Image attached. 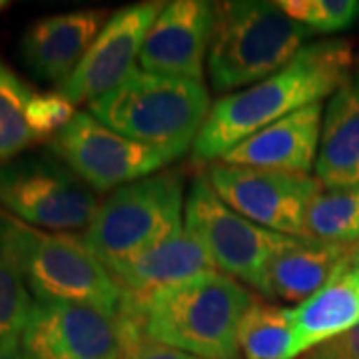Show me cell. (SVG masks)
Masks as SVG:
<instances>
[{
	"label": "cell",
	"instance_id": "obj_25",
	"mask_svg": "<svg viewBox=\"0 0 359 359\" xmlns=\"http://www.w3.org/2000/svg\"><path fill=\"white\" fill-rule=\"evenodd\" d=\"M76 116L74 104L60 90L36 92L26 110V120L32 134L40 142H50L60 130H65Z\"/></svg>",
	"mask_w": 359,
	"mask_h": 359
},
{
	"label": "cell",
	"instance_id": "obj_13",
	"mask_svg": "<svg viewBox=\"0 0 359 359\" xmlns=\"http://www.w3.org/2000/svg\"><path fill=\"white\" fill-rule=\"evenodd\" d=\"M216 26V4L208 0L166 2L144 40L138 66L160 76L204 82V66Z\"/></svg>",
	"mask_w": 359,
	"mask_h": 359
},
{
	"label": "cell",
	"instance_id": "obj_1",
	"mask_svg": "<svg viewBox=\"0 0 359 359\" xmlns=\"http://www.w3.org/2000/svg\"><path fill=\"white\" fill-rule=\"evenodd\" d=\"M353 65L355 56L349 40L304 44L280 72L250 88L226 94L212 106L194 142L192 160L198 164L218 162L257 130L334 96L351 78Z\"/></svg>",
	"mask_w": 359,
	"mask_h": 359
},
{
	"label": "cell",
	"instance_id": "obj_2",
	"mask_svg": "<svg viewBox=\"0 0 359 359\" xmlns=\"http://www.w3.org/2000/svg\"><path fill=\"white\" fill-rule=\"evenodd\" d=\"M252 294L222 271L204 273L142 297L124 294L120 318L152 341L200 359H236L238 332Z\"/></svg>",
	"mask_w": 359,
	"mask_h": 359
},
{
	"label": "cell",
	"instance_id": "obj_7",
	"mask_svg": "<svg viewBox=\"0 0 359 359\" xmlns=\"http://www.w3.org/2000/svg\"><path fill=\"white\" fill-rule=\"evenodd\" d=\"M0 205L40 230H86L100 200L54 154H22L0 166Z\"/></svg>",
	"mask_w": 359,
	"mask_h": 359
},
{
	"label": "cell",
	"instance_id": "obj_4",
	"mask_svg": "<svg viewBox=\"0 0 359 359\" xmlns=\"http://www.w3.org/2000/svg\"><path fill=\"white\" fill-rule=\"evenodd\" d=\"M210 110L204 82L150 74L140 66L118 88L88 104L104 126L152 146L172 162L192 150Z\"/></svg>",
	"mask_w": 359,
	"mask_h": 359
},
{
	"label": "cell",
	"instance_id": "obj_24",
	"mask_svg": "<svg viewBox=\"0 0 359 359\" xmlns=\"http://www.w3.org/2000/svg\"><path fill=\"white\" fill-rule=\"evenodd\" d=\"M278 6L292 20L308 26L313 34L341 32L359 18V2L355 0H280Z\"/></svg>",
	"mask_w": 359,
	"mask_h": 359
},
{
	"label": "cell",
	"instance_id": "obj_8",
	"mask_svg": "<svg viewBox=\"0 0 359 359\" xmlns=\"http://www.w3.org/2000/svg\"><path fill=\"white\" fill-rule=\"evenodd\" d=\"M184 228L205 245L216 268L266 295L268 266L297 238L266 230L240 216L214 192L204 174L196 176L186 198Z\"/></svg>",
	"mask_w": 359,
	"mask_h": 359
},
{
	"label": "cell",
	"instance_id": "obj_31",
	"mask_svg": "<svg viewBox=\"0 0 359 359\" xmlns=\"http://www.w3.org/2000/svg\"><path fill=\"white\" fill-rule=\"evenodd\" d=\"M353 280H355V285H358L359 290V269H353Z\"/></svg>",
	"mask_w": 359,
	"mask_h": 359
},
{
	"label": "cell",
	"instance_id": "obj_10",
	"mask_svg": "<svg viewBox=\"0 0 359 359\" xmlns=\"http://www.w3.org/2000/svg\"><path fill=\"white\" fill-rule=\"evenodd\" d=\"M50 152L94 192H114L152 176L172 160L152 146L118 134L90 112H76L50 142Z\"/></svg>",
	"mask_w": 359,
	"mask_h": 359
},
{
	"label": "cell",
	"instance_id": "obj_5",
	"mask_svg": "<svg viewBox=\"0 0 359 359\" xmlns=\"http://www.w3.org/2000/svg\"><path fill=\"white\" fill-rule=\"evenodd\" d=\"M311 34L278 2H218L208 54L212 90L231 94V90L250 88L280 72Z\"/></svg>",
	"mask_w": 359,
	"mask_h": 359
},
{
	"label": "cell",
	"instance_id": "obj_23",
	"mask_svg": "<svg viewBox=\"0 0 359 359\" xmlns=\"http://www.w3.org/2000/svg\"><path fill=\"white\" fill-rule=\"evenodd\" d=\"M32 306L22 278L0 252V347L20 344Z\"/></svg>",
	"mask_w": 359,
	"mask_h": 359
},
{
	"label": "cell",
	"instance_id": "obj_18",
	"mask_svg": "<svg viewBox=\"0 0 359 359\" xmlns=\"http://www.w3.org/2000/svg\"><path fill=\"white\" fill-rule=\"evenodd\" d=\"M353 250L355 244H325L297 238L269 262L264 297L306 302L334 278Z\"/></svg>",
	"mask_w": 359,
	"mask_h": 359
},
{
	"label": "cell",
	"instance_id": "obj_26",
	"mask_svg": "<svg viewBox=\"0 0 359 359\" xmlns=\"http://www.w3.org/2000/svg\"><path fill=\"white\" fill-rule=\"evenodd\" d=\"M299 359H359V323L346 334L309 349Z\"/></svg>",
	"mask_w": 359,
	"mask_h": 359
},
{
	"label": "cell",
	"instance_id": "obj_27",
	"mask_svg": "<svg viewBox=\"0 0 359 359\" xmlns=\"http://www.w3.org/2000/svg\"><path fill=\"white\" fill-rule=\"evenodd\" d=\"M124 359H200L190 355L186 351H180L174 347H168L164 344L152 341L142 334L134 335L130 339V346L126 347Z\"/></svg>",
	"mask_w": 359,
	"mask_h": 359
},
{
	"label": "cell",
	"instance_id": "obj_16",
	"mask_svg": "<svg viewBox=\"0 0 359 359\" xmlns=\"http://www.w3.org/2000/svg\"><path fill=\"white\" fill-rule=\"evenodd\" d=\"M106 269L120 290L134 297L218 271L205 245L186 228L148 250L106 266Z\"/></svg>",
	"mask_w": 359,
	"mask_h": 359
},
{
	"label": "cell",
	"instance_id": "obj_22",
	"mask_svg": "<svg viewBox=\"0 0 359 359\" xmlns=\"http://www.w3.org/2000/svg\"><path fill=\"white\" fill-rule=\"evenodd\" d=\"M306 238L325 244L359 242V188L321 190L306 216Z\"/></svg>",
	"mask_w": 359,
	"mask_h": 359
},
{
	"label": "cell",
	"instance_id": "obj_19",
	"mask_svg": "<svg viewBox=\"0 0 359 359\" xmlns=\"http://www.w3.org/2000/svg\"><path fill=\"white\" fill-rule=\"evenodd\" d=\"M353 256V254H351ZM299 358L359 323V290L351 257L318 294L290 309Z\"/></svg>",
	"mask_w": 359,
	"mask_h": 359
},
{
	"label": "cell",
	"instance_id": "obj_12",
	"mask_svg": "<svg viewBox=\"0 0 359 359\" xmlns=\"http://www.w3.org/2000/svg\"><path fill=\"white\" fill-rule=\"evenodd\" d=\"M166 2H138L116 11L72 76L60 86L70 102L86 104L118 88L138 68L144 40Z\"/></svg>",
	"mask_w": 359,
	"mask_h": 359
},
{
	"label": "cell",
	"instance_id": "obj_6",
	"mask_svg": "<svg viewBox=\"0 0 359 359\" xmlns=\"http://www.w3.org/2000/svg\"><path fill=\"white\" fill-rule=\"evenodd\" d=\"M184 208V174L160 170L110 192L82 240L106 268L182 230Z\"/></svg>",
	"mask_w": 359,
	"mask_h": 359
},
{
	"label": "cell",
	"instance_id": "obj_3",
	"mask_svg": "<svg viewBox=\"0 0 359 359\" xmlns=\"http://www.w3.org/2000/svg\"><path fill=\"white\" fill-rule=\"evenodd\" d=\"M0 252L34 302L78 304L120 316L124 292L80 236L40 230L0 210Z\"/></svg>",
	"mask_w": 359,
	"mask_h": 359
},
{
	"label": "cell",
	"instance_id": "obj_29",
	"mask_svg": "<svg viewBox=\"0 0 359 359\" xmlns=\"http://www.w3.org/2000/svg\"><path fill=\"white\" fill-rule=\"evenodd\" d=\"M351 266H353V269H359V242L355 244L353 256H351Z\"/></svg>",
	"mask_w": 359,
	"mask_h": 359
},
{
	"label": "cell",
	"instance_id": "obj_15",
	"mask_svg": "<svg viewBox=\"0 0 359 359\" xmlns=\"http://www.w3.org/2000/svg\"><path fill=\"white\" fill-rule=\"evenodd\" d=\"M323 106L321 102L299 108L282 120L257 130L218 162L231 166L266 168L295 174H309L320 152Z\"/></svg>",
	"mask_w": 359,
	"mask_h": 359
},
{
	"label": "cell",
	"instance_id": "obj_21",
	"mask_svg": "<svg viewBox=\"0 0 359 359\" xmlns=\"http://www.w3.org/2000/svg\"><path fill=\"white\" fill-rule=\"evenodd\" d=\"M34 94L36 92L0 58V166L39 144L26 120V110Z\"/></svg>",
	"mask_w": 359,
	"mask_h": 359
},
{
	"label": "cell",
	"instance_id": "obj_14",
	"mask_svg": "<svg viewBox=\"0 0 359 359\" xmlns=\"http://www.w3.org/2000/svg\"><path fill=\"white\" fill-rule=\"evenodd\" d=\"M112 14L108 11H74L40 18L20 40L25 65L44 82L65 84Z\"/></svg>",
	"mask_w": 359,
	"mask_h": 359
},
{
	"label": "cell",
	"instance_id": "obj_30",
	"mask_svg": "<svg viewBox=\"0 0 359 359\" xmlns=\"http://www.w3.org/2000/svg\"><path fill=\"white\" fill-rule=\"evenodd\" d=\"M13 6V2H6V0H0V13H4L6 8H11Z\"/></svg>",
	"mask_w": 359,
	"mask_h": 359
},
{
	"label": "cell",
	"instance_id": "obj_20",
	"mask_svg": "<svg viewBox=\"0 0 359 359\" xmlns=\"http://www.w3.org/2000/svg\"><path fill=\"white\" fill-rule=\"evenodd\" d=\"M238 344L244 359H297L290 309L259 297L252 299L240 323Z\"/></svg>",
	"mask_w": 359,
	"mask_h": 359
},
{
	"label": "cell",
	"instance_id": "obj_17",
	"mask_svg": "<svg viewBox=\"0 0 359 359\" xmlns=\"http://www.w3.org/2000/svg\"><path fill=\"white\" fill-rule=\"evenodd\" d=\"M316 178L325 190L359 188V70L323 112Z\"/></svg>",
	"mask_w": 359,
	"mask_h": 359
},
{
	"label": "cell",
	"instance_id": "obj_9",
	"mask_svg": "<svg viewBox=\"0 0 359 359\" xmlns=\"http://www.w3.org/2000/svg\"><path fill=\"white\" fill-rule=\"evenodd\" d=\"M204 176L233 212L266 230L292 238H306L309 205L323 190L320 180L309 174L224 162L208 164Z\"/></svg>",
	"mask_w": 359,
	"mask_h": 359
},
{
	"label": "cell",
	"instance_id": "obj_11",
	"mask_svg": "<svg viewBox=\"0 0 359 359\" xmlns=\"http://www.w3.org/2000/svg\"><path fill=\"white\" fill-rule=\"evenodd\" d=\"M136 334L122 318L98 309L34 302L20 346L30 359H124Z\"/></svg>",
	"mask_w": 359,
	"mask_h": 359
},
{
	"label": "cell",
	"instance_id": "obj_28",
	"mask_svg": "<svg viewBox=\"0 0 359 359\" xmlns=\"http://www.w3.org/2000/svg\"><path fill=\"white\" fill-rule=\"evenodd\" d=\"M0 359H30V355L22 349L20 344H14V346L0 347Z\"/></svg>",
	"mask_w": 359,
	"mask_h": 359
}]
</instances>
